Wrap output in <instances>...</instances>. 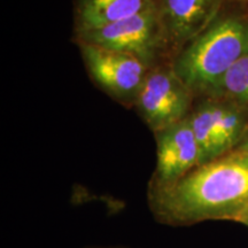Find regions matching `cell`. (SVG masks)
Instances as JSON below:
<instances>
[{
    "mask_svg": "<svg viewBox=\"0 0 248 248\" xmlns=\"http://www.w3.org/2000/svg\"><path fill=\"white\" fill-rule=\"evenodd\" d=\"M78 33L82 43L133 55L146 64L164 38L157 8Z\"/></svg>",
    "mask_w": 248,
    "mask_h": 248,
    "instance_id": "3",
    "label": "cell"
},
{
    "mask_svg": "<svg viewBox=\"0 0 248 248\" xmlns=\"http://www.w3.org/2000/svg\"><path fill=\"white\" fill-rule=\"evenodd\" d=\"M235 150H238V151H240V152H243V153H245V154H247L248 155V138L246 139V140H245L243 144H240L239 146H238L237 148H235Z\"/></svg>",
    "mask_w": 248,
    "mask_h": 248,
    "instance_id": "12",
    "label": "cell"
},
{
    "mask_svg": "<svg viewBox=\"0 0 248 248\" xmlns=\"http://www.w3.org/2000/svg\"><path fill=\"white\" fill-rule=\"evenodd\" d=\"M85 248H129V247H122V246H90Z\"/></svg>",
    "mask_w": 248,
    "mask_h": 248,
    "instance_id": "13",
    "label": "cell"
},
{
    "mask_svg": "<svg viewBox=\"0 0 248 248\" xmlns=\"http://www.w3.org/2000/svg\"><path fill=\"white\" fill-rule=\"evenodd\" d=\"M218 0H156L164 39L179 46L197 38L215 13Z\"/></svg>",
    "mask_w": 248,
    "mask_h": 248,
    "instance_id": "8",
    "label": "cell"
},
{
    "mask_svg": "<svg viewBox=\"0 0 248 248\" xmlns=\"http://www.w3.org/2000/svg\"><path fill=\"white\" fill-rule=\"evenodd\" d=\"M213 91L222 93L237 104L248 105V53L235 62Z\"/></svg>",
    "mask_w": 248,
    "mask_h": 248,
    "instance_id": "10",
    "label": "cell"
},
{
    "mask_svg": "<svg viewBox=\"0 0 248 248\" xmlns=\"http://www.w3.org/2000/svg\"><path fill=\"white\" fill-rule=\"evenodd\" d=\"M188 119L201 151V164L234 151L246 131L244 110L230 102H203Z\"/></svg>",
    "mask_w": 248,
    "mask_h": 248,
    "instance_id": "4",
    "label": "cell"
},
{
    "mask_svg": "<svg viewBox=\"0 0 248 248\" xmlns=\"http://www.w3.org/2000/svg\"><path fill=\"white\" fill-rule=\"evenodd\" d=\"M241 1H244V2H247V4H248V0H241Z\"/></svg>",
    "mask_w": 248,
    "mask_h": 248,
    "instance_id": "14",
    "label": "cell"
},
{
    "mask_svg": "<svg viewBox=\"0 0 248 248\" xmlns=\"http://www.w3.org/2000/svg\"><path fill=\"white\" fill-rule=\"evenodd\" d=\"M86 67L95 82L122 100L137 99L148 70L147 64L133 55L82 43Z\"/></svg>",
    "mask_w": 248,
    "mask_h": 248,
    "instance_id": "6",
    "label": "cell"
},
{
    "mask_svg": "<svg viewBox=\"0 0 248 248\" xmlns=\"http://www.w3.org/2000/svg\"><path fill=\"white\" fill-rule=\"evenodd\" d=\"M148 202L161 224L237 222L248 207V155L234 150L201 164L172 185L148 190Z\"/></svg>",
    "mask_w": 248,
    "mask_h": 248,
    "instance_id": "1",
    "label": "cell"
},
{
    "mask_svg": "<svg viewBox=\"0 0 248 248\" xmlns=\"http://www.w3.org/2000/svg\"><path fill=\"white\" fill-rule=\"evenodd\" d=\"M191 92L172 68H157L148 71L136 102L147 125L157 132L190 115Z\"/></svg>",
    "mask_w": 248,
    "mask_h": 248,
    "instance_id": "5",
    "label": "cell"
},
{
    "mask_svg": "<svg viewBox=\"0 0 248 248\" xmlns=\"http://www.w3.org/2000/svg\"><path fill=\"white\" fill-rule=\"evenodd\" d=\"M246 53V26L235 18H225L194 38L176 59L172 69L191 91H213Z\"/></svg>",
    "mask_w": 248,
    "mask_h": 248,
    "instance_id": "2",
    "label": "cell"
},
{
    "mask_svg": "<svg viewBox=\"0 0 248 248\" xmlns=\"http://www.w3.org/2000/svg\"><path fill=\"white\" fill-rule=\"evenodd\" d=\"M156 8V0H78V31L93 30Z\"/></svg>",
    "mask_w": 248,
    "mask_h": 248,
    "instance_id": "9",
    "label": "cell"
},
{
    "mask_svg": "<svg viewBox=\"0 0 248 248\" xmlns=\"http://www.w3.org/2000/svg\"><path fill=\"white\" fill-rule=\"evenodd\" d=\"M156 168L150 190L172 185L201 166V151L188 116L181 122L155 132Z\"/></svg>",
    "mask_w": 248,
    "mask_h": 248,
    "instance_id": "7",
    "label": "cell"
},
{
    "mask_svg": "<svg viewBox=\"0 0 248 248\" xmlns=\"http://www.w3.org/2000/svg\"><path fill=\"white\" fill-rule=\"evenodd\" d=\"M237 222H239V223H241V224L248 226V207L244 210L243 213H241V215L238 217Z\"/></svg>",
    "mask_w": 248,
    "mask_h": 248,
    "instance_id": "11",
    "label": "cell"
}]
</instances>
